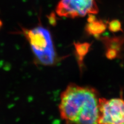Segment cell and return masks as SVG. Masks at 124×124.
<instances>
[{
    "mask_svg": "<svg viewBox=\"0 0 124 124\" xmlns=\"http://www.w3.org/2000/svg\"><path fill=\"white\" fill-rule=\"evenodd\" d=\"M75 45L78 61L79 62L80 67L81 68L82 67L84 57L88 52L90 45L88 43H77Z\"/></svg>",
    "mask_w": 124,
    "mask_h": 124,
    "instance_id": "7",
    "label": "cell"
},
{
    "mask_svg": "<svg viewBox=\"0 0 124 124\" xmlns=\"http://www.w3.org/2000/svg\"><path fill=\"white\" fill-rule=\"evenodd\" d=\"M124 122V100L99 99L98 124H122Z\"/></svg>",
    "mask_w": 124,
    "mask_h": 124,
    "instance_id": "3",
    "label": "cell"
},
{
    "mask_svg": "<svg viewBox=\"0 0 124 124\" xmlns=\"http://www.w3.org/2000/svg\"><path fill=\"white\" fill-rule=\"evenodd\" d=\"M108 29L113 32H116L121 30V24L119 21L117 20H113L108 24Z\"/></svg>",
    "mask_w": 124,
    "mask_h": 124,
    "instance_id": "8",
    "label": "cell"
},
{
    "mask_svg": "<svg viewBox=\"0 0 124 124\" xmlns=\"http://www.w3.org/2000/svg\"><path fill=\"white\" fill-rule=\"evenodd\" d=\"M99 99L95 89L70 84L61 95V118L66 124H98Z\"/></svg>",
    "mask_w": 124,
    "mask_h": 124,
    "instance_id": "1",
    "label": "cell"
},
{
    "mask_svg": "<svg viewBox=\"0 0 124 124\" xmlns=\"http://www.w3.org/2000/svg\"><path fill=\"white\" fill-rule=\"evenodd\" d=\"M1 25H2V23H1V21H0V26H1Z\"/></svg>",
    "mask_w": 124,
    "mask_h": 124,
    "instance_id": "9",
    "label": "cell"
},
{
    "mask_svg": "<svg viewBox=\"0 0 124 124\" xmlns=\"http://www.w3.org/2000/svg\"><path fill=\"white\" fill-rule=\"evenodd\" d=\"M122 124H124V123H123Z\"/></svg>",
    "mask_w": 124,
    "mask_h": 124,
    "instance_id": "10",
    "label": "cell"
},
{
    "mask_svg": "<svg viewBox=\"0 0 124 124\" xmlns=\"http://www.w3.org/2000/svg\"><path fill=\"white\" fill-rule=\"evenodd\" d=\"M33 52L42 63H53L55 54L49 31L39 26L25 32Z\"/></svg>",
    "mask_w": 124,
    "mask_h": 124,
    "instance_id": "2",
    "label": "cell"
},
{
    "mask_svg": "<svg viewBox=\"0 0 124 124\" xmlns=\"http://www.w3.org/2000/svg\"><path fill=\"white\" fill-rule=\"evenodd\" d=\"M98 11L95 0H61L56 7L60 16L69 18L84 17Z\"/></svg>",
    "mask_w": 124,
    "mask_h": 124,
    "instance_id": "4",
    "label": "cell"
},
{
    "mask_svg": "<svg viewBox=\"0 0 124 124\" xmlns=\"http://www.w3.org/2000/svg\"><path fill=\"white\" fill-rule=\"evenodd\" d=\"M102 41L106 48V55L108 59L117 57L124 42V37L104 38Z\"/></svg>",
    "mask_w": 124,
    "mask_h": 124,
    "instance_id": "5",
    "label": "cell"
},
{
    "mask_svg": "<svg viewBox=\"0 0 124 124\" xmlns=\"http://www.w3.org/2000/svg\"><path fill=\"white\" fill-rule=\"evenodd\" d=\"M86 31L88 34L95 36H99L106 29V24L101 20H97L93 14L89 15Z\"/></svg>",
    "mask_w": 124,
    "mask_h": 124,
    "instance_id": "6",
    "label": "cell"
}]
</instances>
